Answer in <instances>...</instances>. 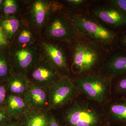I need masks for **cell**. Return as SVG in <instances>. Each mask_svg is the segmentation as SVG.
<instances>
[{
  "mask_svg": "<svg viewBox=\"0 0 126 126\" xmlns=\"http://www.w3.org/2000/svg\"><path fill=\"white\" fill-rule=\"evenodd\" d=\"M69 44L71 73L75 77L99 72L109 54L96 43L78 33Z\"/></svg>",
  "mask_w": 126,
  "mask_h": 126,
  "instance_id": "6da1fadb",
  "label": "cell"
},
{
  "mask_svg": "<svg viewBox=\"0 0 126 126\" xmlns=\"http://www.w3.org/2000/svg\"><path fill=\"white\" fill-rule=\"evenodd\" d=\"M64 12L78 33L96 43L109 53L119 48V34L103 24L88 10Z\"/></svg>",
  "mask_w": 126,
  "mask_h": 126,
  "instance_id": "7a4b0ae2",
  "label": "cell"
},
{
  "mask_svg": "<svg viewBox=\"0 0 126 126\" xmlns=\"http://www.w3.org/2000/svg\"><path fill=\"white\" fill-rule=\"evenodd\" d=\"M39 47L41 59L48 63L61 77L71 78V53L69 43L40 38Z\"/></svg>",
  "mask_w": 126,
  "mask_h": 126,
  "instance_id": "3957f363",
  "label": "cell"
},
{
  "mask_svg": "<svg viewBox=\"0 0 126 126\" xmlns=\"http://www.w3.org/2000/svg\"><path fill=\"white\" fill-rule=\"evenodd\" d=\"M61 10L59 0H25L21 15L25 24L40 35L50 16Z\"/></svg>",
  "mask_w": 126,
  "mask_h": 126,
  "instance_id": "277c9868",
  "label": "cell"
},
{
  "mask_svg": "<svg viewBox=\"0 0 126 126\" xmlns=\"http://www.w3.org/2000/svg\"><path fill=\"white\" fill-rule=\"evenodd\" d=\"M112 79L99 72L77 76L73 80L78 90L89 99L102 103L110 94Z\"/></svg>",
  "mask_w": 126,
  "mask_h": 126,
  "instance_id": "5b68a950",
  "label": "cell"
},
{
  "mask_svg": "<svg viewBox=\"0 0 126 126\" xmlns=\"http://www.w3.org/2000/svg\"><path fill=\"white\" fill-rule=\"evenodd\" d=\"M78 33L74 26L64 12L57 11L51 15L40 34V38L50 39L70 43Z\"/></svg>",
  "mask_w": 126,
  "mask_h": 126,
  "instance_id": "8992f818",
  "label": "cell"
},
{
  "mask_svg": "<svg viewBox=\"0 0 126 126\" xmlns=\"http://www.w3.org/2000/svg\"><path fill=\"white\" fill-rule=\"evenodd\" d=\"M89 11L103 24L118 34L126 29V13L111 0H94Z\"/></svg>",
  "mask_w": 126,
  "mask_h": 126,
  "instance_id": "52a82bcc",
  "label": "cell"
},
{
  "mask_svg": "<svg viewBox=\"0 0 126 126\" xmlns=\"http://www.w3.org/2000/svg\"><path fill=\"white\" fill-rule=\"evenodd\" d=\"M9 59L13 73L27 74L40 59L39 43L21 46L10 44Z\"/></svg>",
  "mask_w": 126,
  "mask_h": 126,
  "instance_id": "ba28073f",
  "label": "cell"
},
{
  "mask_svg": "<svg viewBox=\"0 0 126 126\" xmlns=\"http://www.w3.org/2000/svg\"><path fill=\"white\" fill-rule=\"evenodd\" d=\"M101 113L89 103L76 102L65 111L64 118L69 126H97Z\"/></svg>",
  "mask_w": 126,
  "mask_h": 126,
  "instance_id": "9c48e42d",
  "label": "cell"
},
{
  "mask_svg": "<svg viewBox=\"0 0 126 126\" xmlns=\"http://www.w3.org/2000/svg\"><path fill=\"white\" fill-rule=\"evenodd\" d=\"M79 90L70 77H61L48 89L49 109L61 107L73 101Z\"/></svg>",
  "mask_w": 126,
  "mask_h": 126,
  "instance_id": "30bf717a",
  "label": "cell"
},
{
  "mask_svg": "<svg viewBox=\"0 0 126 126\" xmlns=\"http://www.w3.org/2000/svg\"><path fill=\"white\" fill-rule=\"evenodd\" d=\"M26 76L31 83L47 89L61 77L48 63L41 59Z\"/></svg>",
  "mask_w": 126,
  "mask_h": 126,
  "instance_id": "8fae6325",
  "label": "cell"
},
{
  "mask_svg": "<svg viewBox=\"0 0 126 126\" xmlns=\"http://www.w3.org/2000/svg\"><path fill=\"white\" fill-rule=\"evenodd\" d=\"M99 72L112 79L126 74V52L119 48L109 53Z\"/></svg>",
  "mask_w": 126,
  "mask_h": 126,
  "instance_id": "7c38bea8",
  "label": "cell"
},
{
  "mask_svg": "<svg viewBox=\"0 0 126 126\" xmlns=\"http://www.w3.org/2000/svg\"><path fill=\"white\" fill-rule=\"evenodd\" d=\"M30 109L47 110L49 107L48 89L30 83L24 96Z\"/></svg>",
  "mask_w": 126,
  "mask_h": 126,
  "instance_id": "4fadbf2b",
  "label": "cell"
},
{
  "mask_svg": "<svg viewBox=\"0 0 126 126\" xmlns=\"http://www.w3.org/2000/svg\"><path fill=\"white\" fill-rule=\"evenodd\" d=\"M4 108L11 118H20L30 109L24 97L8 94Z\"/></svg>",
  "mask_w": 126,
  "mask_h": 126,
  "instance_id": "5bb4252c",
  "label": "cell"
},
{
  "mask_svg": "<svg viewBox=\"0 0 126 126\" xmlns=\"http://www.w3.org/2000/svg\"><path fill=\"white\" fill-rule=\"evenodd\" d=\"M30 82L25 75L13 73L6 81L9 94L24 97Z\"/></svg>",
  "mask_w": 126,
  "mask_h": 126,
  "instance_id": "9a60e30c",
  "label": "cell"
},
{
  "mask_svg": "<svg viewBox=\"0 0 126 126\" xmlns=\"http://www.w3.org/2000/svg\"><path fill=\"white\" fill-rule=\"evenodd\" d=\"M24 23L21 15L0 18V27L6 36L9 44Z\"/></svg>",
  "mask_w": 126,
  "mask_h": 126,
  "instance_id": "2e32d148",
  "label": "cell"
},
{
  "mask_svg": "<svg viewBox=\"0 0 126 126\" xmlns=\"http://www.w3.org/2000/svg\"><path fill=\"white\" fill-rule=\"evenodd\" d=\"M47 110L29 109L20 118L23 126H48L50 117Z\"/></svg>",
  "mask_w": 126,
  "mask_h": 126,
  "instance_id": "e0dca14e",
  "label": "cell"
},
{
  "mask_svg": "<svg viewBox=\"0 0 126 126\" xmlns=\"http://www.w3.org/2000/svg\"><path fill=\"white\" fill-rule=\"evenodd\" d=\"M40 36L25 23L18 31L12 43L10 44L21 46L38 44Z\"/></svg>",
  "mask_w": 126,
  "mask_h": 126,
  "instance_id": "ac0fdd59",
  "label": "cell"
},
{
  "mask_svg": "<svg viewBox=\"0 0 126 126\" xmlns=\"http://www.w3.org/2000/svg\"><path fill=\"white\" fill-rule=\"evenodd\" d=\"M25 0H5L0 6L1 16L21 15Z\"/></svg>",
  "mask_w": 126,
  "mask_h": 126,
  "instance_id": "d6986e66",
  "label": "cell"
},
{
  "mask_svg": "<svg viewBox=\"0 0 126 126\" xmlns=\"http://www.w3.org/2000/svg\"><path fill=\"white\" fill-rule=\"evenodd\" d=\"M94 0H59L61 10L66 12L86 11Z\"/></svg>",
  "mask_w": 126,
  "mask_h": 126,
  "instance_id": "ffe728a7",
  "label": "cell"
},
{
  "mask_svg": "<svg viewBox=\"0 0 126 126\" xmlns=\"http://www.w3.org/2000/svg\"><path fill=\"white\" fill-rule=\"evenodd\" d=\"M110 116L116 121L126 124V98L118 99L109 108Z\"/></svg>",
  "mask_w": 126,
  "mask_h": 126,
  "instance_id": "44dd1931",
  "label": "cell"
},
{
  "mask_svg": "<svg viewBox=\"0 0 126 126\" xmlns=\"http://www.w3.org/2000/svg\"><path fill=\"white\" fill-rule=\"evenodd\" d=\"M0 50V82L7 81L13 74L9 59Z\"/></svg>",
  "mask_w": 126,
  "mask_h": 126,
  "instance_id": "7402d4cb",
  "label": "cell"
},
{
  "mask_svg": "<svg viewBox=\"0 0 126 126\" xmlns=\"http://www.w3.org/2000/svg\"><path fill=\"white\" fill-rule=\"evenodd\" d=\"M116 81L114 85V91L116 94L119 96L118 99L126 96V74L115 78Z\"/></svg>",
  "mask_w": 126,
  "mask_h": 126,
  "instance_id": "603a6c76",
  "label": "cell"
},
{
  "mask_svg": "<svg viewBox=\"0 0 126 126\" xmlns=\"http://www.w3.org/2000/svg\"><path fill=\"white\" fill-rule=\"evenodd\" d=\"M0 82V107H4L6 99L8 94L6 82L5 84Z\"/></svg>",
  "mask_w": 126,
  "mask_h": 126,
  "instance_id": "cb8c5ba5",
  "label": "cell"
},
{
  "mask_svg": "<svg viewBox=\"0 0 126 126\" xmlns=\"http://www.w3.org/2000/svg\"><path fill=\"white\" fill-rule=\"evenodd\" d=\"M118 46L119 48L126 52V31L119 34Z\"/></svg>",
  "mask_w": 126,
  "mask_h": 126,
  "instance_id": "d4e9b609",
  "label": "cell"
},
{
  "mask_svg": "<svg viewBox=\"0 0 126 126\" xmlns=\"http://www.w3.org/2000/svg\"><path fill=\"white\" fill-rule=\"evenodd\" d=\"M9 45L7 38L0 27V48H6Z\"/></svg>",
  "mask_w": 126,
  "mask_h": 126,
  "instance_id": "484cf974",
  "label": "cell"
},
{
  "mask_svg": "<svg viewBox=\"0 0 126 126\" xmlns=\"http://www.w3.org/2000/svg\"><path fill=\"white\" fill-rule=\"evenodd\" d=\"M11 118L4 107H0V123L9 121Z\"/></svg>",
  "mask_w": 126,
  "mask_h": 126,
  "instance_id": "4316f807",
  "label": "cell"
},
{
  "mask_svg": "<svg viewBox=\"0 0 126 126\" xmlns=\"http://www.w3.org/2000/svg\"><path fill=\"white\" fill-rule=\"evenodd\" d=\"M111 1L126 13V0H111Z\"/></svg>",
  "mask_w": 126,
  "mask_h": 126,
  "instance_id": "83f0119b",
  "label": "cell"
},
{
  "mask_svg": "<svg viewBox=\"0 0 126 126\" xmlns=\"http://www.w3.org/2000/svg\"><path fill=\"white\" fill-rule=\"evenodd\" d=\"M48 126H60L54 117L50 115Z\"/></svg>",
  "mask_w": 126,
  "mask_h": 126,
  "instance_id": "f1b7e54d",
  "label": "cell"
},
{
  "mask_svg": "<svg viewBox=\"0 0 126 126\" xmlns=\"http://www.w3.org/2000/svg\"><path fill=\"white\" fill-rule=\"evenodd\" d=\"M14 124H8L6 126H14Z\"/></svg>",
  "mask_w": 126,
  "mask_h": 126,
  "instance_id": "f546056e",
  "label": "cell"
},
{
  "mask_svg": "<svg viewBox=\"0 0 126 126\" xmlns=\"http://www.w3.org/2000/svg\"><path fill=\"white\" fill-rule=\"evenodd\" d=\"M2 1H3V0H0V5L1 4V3H2Z\"/></svg>",
  "mask_w": 126,
  "mask_h": 126,
  "instance_id": "4dcf8cb0",
  "label": "cell"
},
{
  "mask_svg": "<svg viewBox=\"0 0 126 126\" xmlns=\"http://www.w3.org/2000/svg\"><path fill=\"white\" fill-rule=\"evenodd\" d=\"M14 126H16V125H15V124H14Z\"/></svg>",
  "mask_w": 126,
  "mask_h": 126,
  "instance_id": "1f68e13d",
  "label": "cell"
},
{
  "mask_svg": "<svg viewBox=\"0 0 126 126\" xmlns=\"http://www.w3.org/2000/svg\"><path fill=\"white\" fill-rule=\"evenodd\" d=\"M124 98H126V96L125 97H124Z\"/></svg>",
  "mask_w": 126,
  "mask_h": 126,
  "instance_id": "d6a6232c",
  "label": "cell"
}]
</instances>
